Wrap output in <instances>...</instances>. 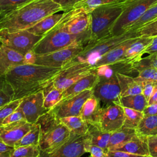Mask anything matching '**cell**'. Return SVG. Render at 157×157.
Returning a JSON list of instances; mask_svg holds the SVG:
<instances>
[{
    "mask_svg": "<svg viewBox=\"0 0 157 157\" xmlns=\"http://www.w3.org/2000/svg\"><path fill=\"white\" fill-rule=\"evenodd\" d=\"M86 63H69L64 66L53 80V85L62 92L92 71Z\"/></svg>",
    "mask_w": 157,
    "mask_h": 157,
    "instance_id": "8fae6325",
    "label": "cell"
},
{
    "mask_svg": "<svg viewBox=\"0 0 157 157\" xmlns=\"http://www.w3.org/2000/svg\"><path fill=\"white\" fill-rule=\"evenodd\" d=\"M87 153H90V157H106V150L96 145H89Z\"/></svg>",
    "mask_w": 157,
    "mask_h": 157,
    "instance_id": "c3c4849f",
    "label": "cell"
},
{
    "mask_svg": "<svg viewBox=\"0 0 157 157\" xmlns=\"http://www.w3.org/2000/svg\"><path fill=\"white\" fill-rule=\"evenodd\" d=\"M139 36L128 39L107 53L102 56L92 66V69H96L104 65H107L124 60V53L128 47Z\"/></svg>",
    "mask_w": 157,
    "mask_h": 157,
    "instance_id": "d6986e66",
    "label": "cell"
},
{
    "mask_svg": "<svg viewBox=\"0 0 157 157\" xmlns=\"http://www.w3.org/2000/svg\"><path fill=\"white\" fill-rule=\"evenodd\" d=\"M93 69L95 71L99 77H110L118 73L129 75L130 74L134 72L132 67V63L125 60L107 65L101 66Z\"/></svg>",
    "mask_w": 157,
    "mask_h": 157,
    "instance_id": "cb8c5ba5",
    "label": "cell"
},
{
    "mask_svg": "<svg viewBox=\"0 0 157 157\" xmlns=\"http://www.w3.org/2000/svg\"><path fill=\"white\" fill-rule=\"evenodd\" d=\"M42 37V36L31 33L27 30H20L12 33L0 31L1 44L24 56L32 51Z\"/></svg>",
    "mask_w": 157,
    "mask_h": 157,
    "instance_id": "ba28073f",
    "label": "cell"
},
{
    "mask_svg": "<svg viewBox=\"0 0 157 157\" xmlns=\"http://www.w3.org/2000/svg\"><path fill=\"white\" fill-rule=\"evenodd\" d=\"M157 18V2L151 6L144 13L131 25L127 31H133L139 29L144 25L155 20Z\"/></svg>",
    "mask_w": 157,
    "mask_h": 157,
    "instance_id": "e575fe53",
    "label": "cell"
},
{
    "mask_svg": "<svg viewBox=\"0 0 157 157\" xmlns=\"http://www.w3.org/2000/svg\"><path fill=\"white\" fill-rule=\"evenodd\" d=\"M83 0H53L54 2L58 4L62 8L63 11L69 10L74 7V6Z\"/></svg>",
    "mask_w": 157,
    "mask_h": 157,
    "instance_id": "681fc988",
    "label": "cell"
},
{
    "mask_svg": "<svg viewBox=\"0 0 157 157\" xmlns=\"http://www.w3.org/2000/svg\"><path fill=\"white\" fill-rule=\"evenodd\" d=\"M110 134L102 131L96 125L88 124V131L84 136L85 148L89 145H96L107 150Z\"/></svg>",
    "mask_w": 157,
    "mask_h": 157,
    "instance_id": "7402d4cb",
    "label": "cell"
},
{
    "mask_svg": "<svg viewBox=\"0 0 157 157\" xmlns=\"http://www.w3.org/2000/svg\"><path fill=\"white\" fill-rule=\"evenodd\" d=\"M71 135V131L59 120L47 129L40 132L39 149L41 151L51 152L66 143Z\"/></svg>",
    "mask_w": 157,
    "mask_h": 157,
    "instance_id": "30bf717a",
    "label": "cell"
},
{
    "mask_svg": "<svg viewBox=\"0 0 157 157\" xmlns=\"http://www.w3.org/2000/svg\"><path fill=\"white\" fill-rule=\"evenodd\" d=\"M120 105L123 107H127L143 112L148 105V102L142 94L121 97Z\"/></svg>",
    "mask_w": 157,
    "mask_h": 157,
    "instance_id": "1f68e13d",
    "label": "cell"
},
{
    "mask_svg": "<svg viewBox=\"0 0 157 157\" xmlns=\"http://www.w3.org/2000/svg\"><path fill=\"white\" fill-rule=\"evenodd\" d=\"M139 74L134 79L137 82L144 81L157 85V68L149 67L139 71Z\"/></svg>",
    "mask_w": 157,
    "mask_h": 157,
    "instance_id": "ab89813d",
    "label": "cell"
},
{
    "mask_svg": "<svg viewBox=\"0 0 157 157\" xmlns=\"http://www.w3.org/2000/svg\"><path fill=\"white\" fill-rule=\"evenodd\" d=\"M18 108L22 111L25 120L30 124H34L41 115L49 110L44 106L42 90L21 98Z\"/></svg>",
    "mask_w": 157,
    "mask_h": 157,
    "instance_id": "9a60e30c",
    "label": "cell"
},
{
    "mask_svg": "<svg viewBox=\"0 0 157 157\" xmlns=\"http://www.w3.org/2000/svg\"><path fill=\"white\" fill-rule=\"evenodd\" d=\"M153 104H157V85L155 86L153 93L148 101V105Z\"/></svg>",
    "mask_w": 157,
    "mask_h": 157,
    "instance_id": "db71d44e",
    "label": "cell"
},
{
    "mask_svg": "<svg viewBox=\"0 0 157 157\" xmlns=\"http://www.w3.org/2000/svg\"><path fill=\"white\" fill-rule=\"evenodd\" d=\"M2 45V44H1V42H0V47H1V45Z\"/></svg>",
    "mask_w": 157,
    "mask_h": 157,
    "instance_id": "9f6ffc18",
    "label": "cell"
},
{
    "mask_svg": "<svg viewBox=\"0 0 157 157\" xmlns=\"http://www.w3.org/2000/svg\"><path fill=\"white\" fill-rule=\"evenodd\" d=\"M136 134L135 129L121 127L111 132L107 150L118 147L131 139Z\"/></svg>",
    "mask_w": 157,
    "mask_h": 157,
    "instance_id": "83f0119b",
    "label": "cell"
},
{
    "mask_svg": "<svg viewBox=\"0 0 157 157\" xmlns=\"http://www.w3.org/2000/svg\"><path fill=\"white\" fill-rule=\"evenodd\" d=\"M140 36L137 30L128 31L119 35L110 36L94 42L86 44L83 50L69 63H86L91 67L94 63L106 53L124 42V40Z\"/></svg>",
    "mask_w": 157,
    "mask_h": 157,
    "instance_id": "5b68a950",
    "label": "cell"
},
{
    "mask_svg": "<svg viewBox=\"0 0 157 157\" xmlns=\"http://www.w3.org/2000/svg\"><path fill=\"white\" fill-rule=\"evenodd\" d=\"M61 69L35 64H23L14 67L5 75L13 88V100L42 90L54 80Z\"/></svg>",
    "mask_w": 157,
    "mask_h": 157,
    "instance_id": "6da1fadb",
    "label": "cell"
},
{
    "mask_svg": "<svg viewBox=\"0 0 157 157\" xmlns=\"http://www.w3.org/2000/svg\"><path fill=\"white\" fill-rule=\"evenodd\" d=\"M40 151L38 145L18 147L13 148L9 157H38Z\"/></svg>",
    "mask_w": 157,
    "mask_h": 157,
    "instance_id": "8d00e7d4",
    "label": "cell"
},
{
    "mask_svg": "<svg viewBox=\"0 0 157 157\" xmlns=\"http://www.w3.org/2000/svg\"><path fill=\"white\" fill-rule=\"evenodd\" d=\"M32 124L25 120L0 124V141L13 147L15 144L29 131Z\"/></svg>",
    "mask_w": 157,
    "mask_h": 157,
    "instance_id": "e0dca14e",
    "label": "cell"
},
{
    "mask_svg": "<svg viewBox=\"0 0 157 157\" xmlns=\"http://www.w3.org/2000/svg\"><path fill=\"white\" fill-rule=\"evenodd\" d=\"M136 131L137 133L146 137L157 136V115H144Z\"/></svg>",
    "mask_w": 157,
    "mask_h": 157,
    "instance_id": "4dcf8cb0",
    "label": "cell"
},
{
    "mask_svg": "<svg viewBox=\"0 0 157 157\" xmlns=\"http://www.w3.org/2000/svg\"><path fill=\"white\" fill-rule=\"evenodd\" d=\"M90 40V32L82 35H72L57 25L44 34L36 44L31 53L43 55L56 52L75 44H87Z\"/></svg>",
    "mask_w": 157,
    "mask_h": 157,
    "instance_id": "277c9868",
    "label": "cell"
},
{
    "mask_svg": "<svg viewBox=\"0 0 157 157\" xmlns=\"http://www.w3.org/2000/svg\"><path fill=\"white\" fill-rule=\"evenodd\" d=\"M121 0H83L75 4L72 8L82 7L88 12H90L94 8L109 4L118 2Z\"/></svg>",
    "mask_w": 157,
    "mask_h": 157,
    "instance_id": "60d3db41",
    "label": "cell"
},
{
    "mask_svg": "<svg viewBox=\"0 0 157 157\" xmlns=\"http://www.w3.org/2000/svg\"><path fill=\"white\" fill-rule=\"evenodd\" d=\"M61 11V7L53 0H31L0 18V31L26 30L45 17Z\"/></svg>",
    "mask_w": 157,
    "mask_h": 157,
    "instance_id": "7a4b0ae2",
    "label": "cell"
},
{
    "mask_svg": "<svg viewBox=\"0 0 157 157\" xmlns=\"http://www.w3.org/2000/svg\"><path fill=\"white\" fill-rule=\"evenodd\" d=\"M147 145L149 156L157 157V136H148Z\"/></svg>",
    "mask_w": 157,
    "mask_h": 157,
    "instance_id": "bcb514c9",
    "label": "cell"
},
{
    "mask_svg": "<svg viewBox=\"0 0 157 157\" xmlns=\"http://www.w3.org/2000/svg\"><path fill=\"white\" fill-rule=\"evenodd\" d=\"M125 1V0H121V1Z\"/></svg>",
    "mask_w": 157,
    "mask_h": 157,
    "instance_id": "6f0895ef",
    "label": "cell"
},
{
    "mask_svg": "<svg viewBox=\"0 0 157 157\" xmlns=\"http://www.w3.org/2000/svg\"><path fill=\"white\" fill-rule=\"evenodd\" d=\"M101 107L99 101L93 94L83 104L80 117L87 124L96 125Z\"/></svg>",
    "mask_w": 157,
    "mask_h": 157,
    "instance_id": "d4e9b609",
    "label": "cell"
},
{
    "mask_svg": "<svg viewBox=\"0 0 157 157\" xmlns=\"http://www.w3.org/2000/svg\"><path fill=\"white\" fill-rule=\"evenodd\" d=\"M99 80V76L94 69L82 77L62 92V99L73 96L86 90H92Z\"/></svg>",
    "mask_w": 157,
    "mask_h": 157,
    "instance_id": "ffe728a7",
    "label": "cell"
},
{
    "mask_svg": "<svg viewBox=\"0 0 157 157\" xmlns=\"http://www.w3.org/2000/svg\"><path fill=\"white\" fill-rule=\"evenodd\" d=\"M71 133L79 136H85L88 131V124L80 116H71L59 118Z\"/></svg>",
    "mask_w": 157,
    "mask_h": 157,
    "instance_id": "f1b7e54d",
    "label": "cell"
},
{
    "mask_svg": "<svg viewBox=\"0 0 157 157\" xmlns=\"http://www.w3.org/2000/svg\"><path fill=\"white\" fill-rule=\"evenodd\" d=\"M124 118L123 107L117 104H110L101 107L96 125L105 132H112L123 126Z\"/></svg>",
    "mask_w": 157,
    "mask_h": 157,
    "instance_id": "5bb4252c",
    "label": "cell"
},
{
    "mask_svg": "<svg viewBox=\"0 0 157 157\" xmlns=\"http://www.w3.org/2000/svg\"><path fill=\"white\" fill-rule=\"evenodd\" d=\"M21 120H25L24 115L22 111L18 107L13 113L7 117L2 121L1 124H7Z\"/></svg>",
    "mask_w": 157,
    "mask_h": 157,
    "instance_id": "ee69618b",
    "label": "cell"
},
{
    "mask_svg": "<svg viewBox=\"0 0 157 157\" xmlns=\"http://www.w3.org/2000/svg\"><path fill=\"white\" fill-rule=\"evenodd\" d=\"M123 1L96 7L90 12V40L88 43L109 37L113 24L123 11Z\"/></svg>",
    "mask_w": 157,
    "mask_h": 157,
    "instance_id": "3957f363",
    "label": "cell"
},
{
    "mask_svg": "<svg viewBox=\"0 0 157 157\" xmlns=\"http://www.w3.org/2000/svg\"><path fill=\"white\" fill-rule=\"evenodd\" d=\"M14 93L5 75L0 77V107L13 100Z\"/></svg>",
    "mask_w": 157,
    "mask_h": 157,
    "instance_id": "d590c367",
    "label": "cell"
},
{
    "mask_svg": "<svg viewBox=\"0 0 157 157\" xmlns=\"http://www.w3.org/2000/svg\"><path fill=\"white\" fill-rule=\"evenodd\" d=\"M21 99H14L0 107V124L9 115L13 113L19 106Z\"/></svg>",
    "mask_w": 157,
    "mask_h": 157,
    "instance_id": "b9f144b4",
    "label": "cell"
},
{
    "mask_svg": "<svg viewBox=\"0 0 157 157\" xmlns=\"http://www.w3.org/2000/svg\"><path fill=\"white\" fill-rule=\"evenodd\" d=\"M10 153H0V157H9Z\"/></svg>",
    "mask_w": 157,
    "mask_h": 157,
    "instance_id": "11a10c76",
    "label": "cell"
},
{
    "mask_svg": "<svg viewBox=\"0 0 157 157\" xmlns=\"http://www.w3.org/2000/svg\"><path fill=\"white\" fill-rule=\"evenodd\" d=\"M63 15L64 12L61 13L57 12L51 14L26 30L34 34L43 36L57 25Z\"/></svg>",
    "mask_w": 157,
    "mask_h": 157,
    "instance_id": "484cf974",
    "label": "cell"
},
{
    "mask_svg": "<svg viewBox=\"0 0 157 157\" xmlns=\"http://www.w3.org/2000/svg\"><path fill=\"white\" fill-rule=\"evenodd\" d=\"M144 115H157V104L148 105L143 111Z\"/></svg>",
    "mask_w": 157,
    "mask_h": 157,
    "instance_id": "816d5d0a",
    "label": "cell"
},
{
    "mask_svg": "<svg viewBox=\"0 0 157 157\" xmlns=\"http://www.w3.org/2000/svg\"><path fill=\"white\" fill-rule=\"evenodd\" d=\"M121 13L113 25L111 35H119L127 31L129 27L139 19L157 0H125Z\"/></svg>",
    "mask_w": 157,
    "mask_h": 157,
    "instance_id": "52a82bcc",
    "label": "cell"
},
{
    "mask_svg": "<svg viewBox=\"0 0 157 157\" xmlns=\"http://www.w3.org/2000/svg\"><path fill=\"white\" fill-rule=\"evenodd\" d=\"M40 126L38 124H33L31 129L18 141H17L13 148L21 146L38 145L40 138Z\"/></svg>",
    "mask_w": 157,
    "mask_h": 157,
    "instance_id": "d6a6232c",
    "label": "cell"
},
{
    "mask_svg": "<svg viewBox=\"0 0 157 157\" xmlns=\"http://www.w3.org/2000/svg\"><path fill=\"white\" fill-rule=\"evenodd\" d=\"M116 75L120 88L121 97L142 94V86L135 80L134 77L118 73Z\"/></svg>",
    "mask_w": 157,
    "mask_h": 157,
    "instance_id": "4316f807",
    "label": "cell"
},
{
    "mask_svg": "<svg viewBox=\"0 0 157 157\" xmlns=\"http://www.w3.org/2000/svg\"></svg>",
    "mask_w": 157,
    "mask_h": 157,
    "instance_id": "680465c9",
    "label": "cell"
},
{
    "mask_svg": "<svg viewBox=\"0 0 157 157\" xmlns=\"http://www.w3.org/2000/svg\"><path fill=\"white\" fill-rule=\"evenodd\" d=\"M26 64L25 56L3 45L0 47V77L4 76L12 68Z\"/></svg>",
    "mask_w": 157,
    "mask_h": 157,
    "instance_id": "ac0fdd59",
    "label": "cell"
},
{
    "mask_svg": "<svg viewBox=\"0 0 157 157\" xmlns=\"http://www.w3.org/2000/svg\"><path fill=\"white\" fill-rule=\"evenodd\" d=\"M132 67L134 71L137 72L149 67L157 68V52L150 54L144 58L142 57L132 64Z\"/></svg>",
    "mask_w": 157,
    "mask_h": 157,
    "instance_id": "74e56055",
    "label": "cell"
},
{
    "mask_svg": "<svg viewBox=\"0 0 157 157\" xmlns=\"http://www.w3.org/2000/svg\"><path fill=\"white\" fill-rule=\"evenodd\" d=\"M89 157H90V156H89Z\"/></svg>",
    "mask_w": 157,
    "mask_h": 157,
    "instance_id": "91938a15",
    "label": "cell"
},
{
    "mask_svg": "<svg viewBox=\"0 0 157 157\" xmlns=\"http://www.w3.org/2000/svg\"><path fill=\"white\" fill-rule=\"evenodd\" d=\"M157 52V36L153 37V39L150 44L146 48L144 52V54H152Z\"/></svg>",
    "mask_w": 157,
    "mask_h": 157,
    "instance_id": "f907efd6",
    "label": "cell"
},
{
    "mask_svg": "<svg viewBox=\"0 0 157 157\" xmlns=\"http://www.w3.org/2000/svg\"><path fill=\"white\" fill-rule=\"evenodd\" d=\"M93 94L106 106L113 104L120 105V88L117 75L110 77H99L98 82L93 88Z\"/></svg>",
    "mask_w": 157,
    "mask_h": 157,
    "instance_id": "7c38bea8",
    "label": "cell"
},
{
    "mask_svg": "<svg viewBox=\"0 0 157 157\" xmlns=\"http://www.w3.org/2000/svg\"><path fill=\"white\" fill-rule=\"evenodd\" d=\"M106 157H150L118 150H106Z\"/></svg>",
    "mask_w": 157,
    "mask_h": 157,
    "instance_id": "7dc6e473",
    "label": "cell"
},
{
    "mask_svg": "<svg viewBox=\"0 0 157 157\" xmlns=\"http://www.w3.org/2000/svg\"><path fill=\"white\" fill-rule=\"evenodd\" d=\"M85 138L71 133L69 140L51 152L40 151L38 157H80L85 152Z\"/></svg>",
    "mask_w": 157,
    "mask_h": 157,
    "instance_id": "2e32d148",
    "label": "cell"
},
{
    "mask_svg": "<svg viewBox=\"0 0 157 157\" xmlns=\"http://www.w3.org/2000/svg\"><path fill=\"white\" fill-rule=\"evenodd\" d=\"M123 109L124 118L122 127L136 129L144 116L143 112L127 107H123Z\"/></svg>",
    "mask_w": 157,
    "mask_h": 157,
    "instance_id": "836d02e7",
    "label": "cell"
},
{
    "mask_svg": "<svg viewBox=\"0 0 157 157\" xmlns=\"http://www.w3.org/2000/svg\"><path fill=\"white\" fill-rule=\"evenodd\" d=\"M42 90L44 96V106L47 110L52 109L62 100V91L53 85V81Z\"/></svg>",
    "mask_w": 157,
    "mask_h": 157,
    "instance_id": "f546056e",
    "label": "cell"
},
{
    "mask_svg": "<svg viewBox=\"0 0 157 157\" xmlns=\"http://www.w3.org/2000/svg\"><path fill=\"white\" fill-rule=\"evenodd\" d=\"M84 46L83 44H75L63 49L43 55H35L30 52L25 56L26 64L63 68L83 50Z\"/></svg>",
    "mask_w": 157,
    "mask_h": 157,
    "instance_id": "8992f818",
    "label": "cell"
},
{
    "mask_svg": "<svg viewBox=\"0 0 157 157\" xmlns=\"http://www.w3.org/2000/svg\"><path fill=\"white\" fill-rule=\"evenodd\" d=\"M92 95L93 89L85 90L73 96L62 99L50 110L58 118L80 116L83 104Z\"/></svg>",
    "mask_w": 157,
    "mask_h": 157,
    "instance_id": "4fadbf2b",
    "label": "cell"
},
{
    "mask_svg": "<svg viewBox=\"0 0 157 157\" xmlns=\"http://www.w3.org/2000/svg\"><path fill=\"white\" fill-rule=\"evenodd\" d=\"M31 0H0V18Z\"/></svg>",
    "mask_w": 157,
    "mask_h": 157,
    "instance_id": "f35d334b",
    "label": "cell"
},
{
    "mask_svg": "<svg viewBox=\"0 0 157 157\" xmlns=\"http://www.w3.org/2000/svg\"><path fill=\"white\" fill-rule=\"evenodd\" d=\"M13 147L9 146L5 143L0 141V153H10Z\"/></svg>",
    "mask_w": 157,
    "mask_h": 157,
    "instance_id": "f5cc1de1",
    "label": "cell"
},
{
    "mask_svg": "<svg viewBox=\"0 0 157 157\" xmlns=\"http://www.w3.org/2000/svg\"><path fill=\"white\" fill-rule=\"evenodd\" d=\"M153 37L139 36L127 48L124 53V60L133 63L140 59L146 48L150 44Z\"/></svg>",
    "mask_w": 157,
    "mask_h": 157,
    "instance_id": "603a6c76",
    "label": "cell"
},
{
    "mask_svg": "<svg viewBox=\"0 0 157 157\" xmlns=\"http://www.w3.org/2000/svg\"><path fill=\"white\" fill-rule=\"evenodd\" d=\"M90 12L82 7L72 8L64 12L58 25L72 35H82L90 32Z\"/></svg>",
    "mask_w": 157,
    "mask_h": 157,
    "instance_id": "9c48e42d",
    "label": "cell"
},
{
    "mask_svg": "<svg viewBox=\"0 0 157 157\" xmlns=\"http://www.w3.org/2000/svg\"><path fill=\"white\" fill-rule=\"evenodd\" d=\"M109 150H118L136 155L149 156L147 137L136 132L129 141Z\"/></svg>",
    "mask_w": 157,
    "mask_h": 157,
    "instance_id": "44dd1931",
    "label": "cell"
},
{
    "mask_svg": "<svg viewBox=\"0 0 157 157\" xmlns=\"http://www.w3.org/2000/svg\"><path fill=\"white\" fill-rule=\"evenodd\" d=\"M138 82L141 85L142 94L145 97V99L148 102L153 93V91L155 85H154L153 84H152L150 82H144V81H139V82Z\"/></svg>",
    "mask_w": 157,
    "mask_h": 157,
    "instance_id": "f6af8a7d",
    "label": "cell"
},
{
    "mask_svg": "<svg viewBox=\"0 0 157 157\" xmlns=\"http://www.w3.org/2000/svg\"><path fill=\"white\" fill-rule=\"evenodd\" d=\"M136 30L141 37L157 36V18Z\"/></svg>",
    "mask_w": 157,
    "mask_h": 157,
    "instance_id": "7bdbcfd3",
    "label": "cell"
}]
</instances>
